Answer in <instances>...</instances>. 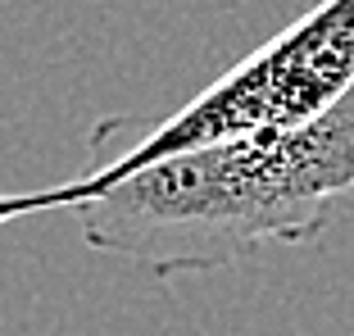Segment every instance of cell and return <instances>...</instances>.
Segmentation results:
<instances>
[{"label": "cell", "mask_w": 354, "mask_h": 336, "mask_svg": "<svg viewBox=\"0 0 354 336\" xmlns=\"http://www.w3.org/2000/svg\"><path fill=\"white\" fill-rule=\"evenodd\" d=\"M354 191V82L309 123L150 164L73 205L82 241L155 277L214 273L263 245H309Z\"/></svg>", "instance_id": "6da1fadb"}, {"label": "cell", "mask_w": 354, "mask_h": 336, "mask_svg": "<svg viewBox=\"0 0 354 336\" xmlns=\"http://www.w3.org/2000/svg\"><path fill=\"white\" fill-rule=\"evenodd\" d=\"M354 82V0H318L295 23L250 50L236 68L209 82L196 100L155 118L132 146L100 155V164L82 178L59 182L50 191H0V223L28 218L46 209H73L95 191L114 187L150 164L173 155H191L205 146H223L254 132H281V127L309 123L336 105Z\"/></svg>", "instance_id": "7a4b0ae2"}]
</instances>
